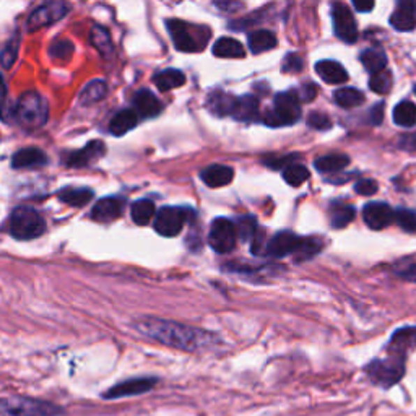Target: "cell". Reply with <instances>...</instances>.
<instances>
[{
	"label": "cell",
	"instance_id": "obj_1",
	"mask_svg": "<svg viewBox=\"0 0 416 416\" xmlns=\"http://www.w3.org/2000/svg\"><path fill=\"white\" fill-rule=\"evenodd\" d=\"M135 327L140 334L158 341V343L176 350L189 351V353L213 350L221 343L220 336L210 334V332L179 324V322L155 319V317H148V319L137 322Z\"/></svg>",
	"mask_w": 416,
	"mask_h": 416
},
{
	"label": "cell",
	"instance_id": "obj_2",
	"mask_svg": "<svg viewBox=\"0 0 416 416\" xmlns=\"http://www.w3.org/2000/svg\"><path fill=\"white\" fill-rule=\"evenodd\" d=\"M407 371V359L385 355V358H376L364 366V374L371 382L380 389H392L403 379Z\"/></svg>",
	"mask_w": 416,
	"mask_h": 416
},
{
	"label": "cell",
	"instance_id": "obj_3",
	"mask_svg": "<svg viewBox=\"0 0 416 416\" xmlns=\"http://www.w3.org/2000/svg\"><path fill=\"white\" fill-rule=\"evenodd\" d=\"M61 405L31 397L0 399V416H62Z\"/></svg>",
	"mask_w": 416,
	"mask_h": 416
},
{
	"label": "cell",
	"instance_id": "obj_4",
	"mask_svg": "<svg viewBox=\"0 0 416 416\" xmlns=\"http://www.w3.org/2000/svg\"><path fill=\"white\" fill-rule=\"evenodd\" d=\"M47 103L36 91H27L15 103V121L23 128H38L47 121Z\"/></svg>",
	"mask_w": 416,
	"mask_h": 416
},
{
	"label": "cell",
	"instance_id": "obj_5",
	"mask_svg": "<svg viewBox=\"0 0 416 416\" xmlns=\"http://www.w3.org/2000/svg\"><path fill=\"white\" fill-rule=\"evenodd\" d=\"M10 235L15 239L20 241H29L36 239L46 231V221L43 220V216L39 215L36 210L27 207H18L17 210H13L8 220Z\"/></svg>",
	"mask_w": 416,
	"mask_h": 416
},
{
	"label": "cell",
	"instance_id": "obj_6",
	"mask_svg": "<svg viewBox=\"0 0 416 416\" xmlns=\"http://www.w3.org/2000/svg\"><path fill=\"white\" fill-rule=\"evenodd\" d=\"M301 117V104L296 91L290 90L275 96L274 109L265 114L264 124L269 127L291 126Z\"/></svg>",
	"mask_w": 416,
	"mask_h": 416
},
{
	"label": "cell",
	"instance_id": "obj_7",
	"mask_svg": "<svg viewBox=\"0 0 416 416\" xmlns=\"http://www.w3.org/2000/svg\"><path fill=\"white\" fill-rule=\"evenodd\" d=\"M237 232L235 223L228 218H216L213 220L208 232V244L216 254H228L236 247Z\"/></svg>",
	"mask_w": 416,
	"mask_h": 416
},
{
	"label": "cell",
	"instance_id": "obj_8",
	"mask_svg": "<svg viewBox=\"0 0 416 416\" xmlns=\"http://www.w3.org/2000/svg\"><path fill=\"white\" fill-rule=\"evenodd\" d=\"M191 210L179 207H163L155 215V230L165 237H174L179 235L189 220Z\"/></svg>",
	"mask_w": 416,
	"mask_h": 416
},
{
	"label": "cell",
	"instance_id": "obj_9",
	"mask_svg": "<svg viewBox=\"0 0 416 416\" xmlns=\"http://www.w3.org/2000/svg\"><path fill=\"white\" fill-rule=\"evenodd\" d=\"M158 379L156 378H132L122 382L114 384L112 387H109L106 392H103L101 397L104 400H119L127 397H137V395H143L150 392L156 387Z\"/></svg>",
	"mask_w": 416,
	"mask_h": 416
},
{
	"label": "cell",
	"instance_id": "obj_10",
	"mask_svg": "<svg viewBox=\"0 0 416 416\" xmlns=\"http://www.w3.org/2000/svg\"><path fill=\"white\" fill-rule=\"evenodd\" d=\"M304 237H299L298 235L291 231H281L276 232L275 236H272L269 241L265 242L264 255L275 257V259H281L290 254H298V251L303 246Z\"/></svg>",
	"mask_w": 416,
	"mask_h": 416
},
{
	"label": "cell",
	"instance_id": "obj_11",
	"mask_svg": "<svg viewBox=\"0 0 416 416\" xmlns=\"http://www.w3.org/2000/svg\"><path fill=\"white\" fill-rule=\"evenodd\" d=\"M332 18H334L335 34L341 41L355 43L358 39V24L351 13V10L345 3H334L332 7Z\"/></svg>",
	"mask_w": 416,
	"mask_h": 416
},
{
	"label": "cell",
	"instance_id": "obj_12",
	"mask_svg": "<svg viewBox=\"0 0 416 416\" xmlns=\"http://www.w3.org/2000/svg\"><path fill=\"white\" fill-rule=\"evenodd\" d=\"M68 8L70 7L66 2H47L41 5L28 18V29L29 31H34V29L44 28L47 24L59 22V20L66 17Z\"/></svg>",
	"mask_w": 416,
	"mask_h": 416
},
{
	"label": "cell",
	"instance_id": "obj_13",
	"mask_svg": "<svg viewBox=\"0 0 416 416\" xmlns=\"http://www.w3.org/2000/svg\"><path fill=\"white\" fill-rule=\"evenodd\" d=\"M416 348V327H403L399 329L385 346V355L395 358L407 359L412 350Z\"/></svg>",
	"mask_w": 416,
	"mask_h": 416
},
{
	"label": "cell",
	"instance_id": "obj_14",
	"mask_svg": "<svg viewBox=\"0 0 416 416\" xmlns=\"http://www.w3.org/2000/svg\"><path fill=\"white\" fill-rule=\"evenodd\" d=\"M166 27L177 51L197 52L199 49H204L199 43H197V38L192 34L191 27L187 23L181 22V20H168Z\"/></svg>",
	"mask_w": 416,
	"mask_h": 416
},
{
	"label": "cell",
	"instance_id": "obj_15",
	"mask_svg": "<svg viewBox=\"0 0 416 416\" xmlns=\"http://www.w3.org/2000/svg\"><path fill=\"white\" fill-rule=\"evenodd\" d=\"M363 220L371 230H384L394 223V210L384 202H371L363 208Z\"/></svg>",
	"mask_w": 416,
	"mask_h": 416
},
{
	"label": "cell",
	"instance_id": "obj_16",
	"mask_svg": "<svg viewBox=\"0 0 416 416\" xmlns=\"http://www.w3.org/2000/svg\"><path fill=\"white\" fill-rule=\"evenodd\" d=\"M104 153H106V147H104L103 142L100 140L90 142L87 143L82 150L68 153L66 158V165L70 168H85L88 165H91V163L100 160Z\"/></svg>",
	"mask_w": 416,
	"mask_h": 416
},
{
	"label": "cell",
	"instance_id": "obj_17",
	"mask_svg": "<svg viewBox=\"0 0 416 416\" xmlns=\"http://www.w3.org/2000/svg\"><path fill=\"white\" fill-rule=\"evenodd\" d=\"M126 200L121 197H107L98 202L91 210V218L100 223H111L122 215Z\"/></svg>",
	"mask_w": 416,
	"mask_h": 416
},
{
	"label": "cell",
	"instance_id": "obj_18",
	"mask_svg": "<svg viewBox=\"0 0 416 416\" xmlns=\"http://www.w3.org/2000/svg\"><path fill=\"white\" fill-rule=\"evenodd\" d=\"M390 24L397 31H412L416 27V3L413 0H402L390 17Z\"/></svg>",
	"mask_w": 416,
	"mask_h": 416
},
{
	"label": "cell",
	"instance_id": "obj_19",
	"mask_svg": "<svg viewBox=\"0 0 416 416\" xmlns=\"http://www.w3.org/2000/svg\"><path fill=\"white\" fill-rule=\"evenodd\" d=\"M200 177L208 187L218 189V187L231 184L232 179H235V171H232V168L225 165H211L202 170Z\"/></svg>",
	"mask_w": 416,
	"mask_h": 416
},
{
	"label": "cell",
	"instance_id": "obj_20",
	"mask_svg": "<svg viewBox=\"0 0 416 416\" xmlns=\"http://www.w3.org/2000/svg\"><path fill=\"white\" fill-rule=\"evenodd\" d=\"M133 106H135V114L143 119L156 117L161 112L163 104L158 98L148 90H140L133 98Z\"/></svg>",
	"mask_w": 416,
	"mask_h": 416
},
{
	"label": "cell",
	"instance_id": "obj_21",
	"mask_svg": "<svg viewBox=\"0 0 416 416\" xmlns=\"http://www.w3.org/2000/svg\"><path fill=\"white\" fill-rule=\"evenodd\" d=\"M231 116L242 122H251L259 116V100L252 95L236 98L232 104Z\"/></svg>",
	"mask_w": 416,
	"mask_h": 416
},
{
	"label": "cell",
	"instance_id": "obj_22",
	"mask_svg": "<svg viewBox=\"0 0 416 416\" xmlns=\"http://www.w3.org/2000/svg\"><path fill=\"white\" fill-rule=\"evenodd\" d=\"M315 72L325 83L332 85H339L348 80V73L343 68V66L335 61H319L315 64Z\"/></svg>",
	"mask_w": 416,
	"mask_h": 416
},
{
	"label": "cell",
	"instance_id": "obj_23",
	"mask_svg": "<svg viewBox=\"0 0 416 416\" xmlns=\"http://www.w3.org/2000/svg\"><path fill=\"white\" fill-rule=\"evenodd\" d=\"M46 163H47L46 153L39 150V148H23V150H20L13 155L12 166L17 168V170H23V168L44 166Z\"/></svg>",
	"mask_w": 416,
	"mask_h": 416
},
{
	"label": "cell",
	"instance_id": "obj_24",
	"mask_svg": "<svg viewBox=\"0 0 416 416\" xmlns=\"http://www.w3.org/2000/svg\"><path fill=\"white\" fill-rule=\"evenodd\" d=\"M137 122L138 116L133 109H122V111H119L116 116L111 119V122H109V131H111L112 135H126L127 132H131L132 128L137 126Z\"/></svg>",
	"mask_w": 416,
	"mask_h": 416
},
{
	"label": "cell",
	"instance_id": "obj_25",
	"mask_svg": "<svg viewBox=\"0 0 416 416\" xmlns=\"http://www.w3.org/2000/svg\"><path fill=\"white\" fill-rule=\"evenodd\" d=\"M359 61L364 66L366 70L373 73V75L374 73L385 70V66H387V56H385L382 49H378V47L364 49V51L361 52Z\"/></svg>",
	"mask_w": 416,
	"mask_h": 416
},
{
	"label": "cell",
	"instance_id": "obj_26",
	"mask_svg": "<svg viewBox=\"0 0 416 416\" xmlns=\"http://www.w3.org/2000/svg\"><path fill=\"white\" fill-rule=\"evenodd\" d=\"M213 56L221 59H239L244 57V47L236 39L220 38L213 46Z\"/></svg>",
	"mask_w": 416,
	"mask_h": 416
},
{
	"label": "cell",
	"instance_id": "obj_27",
	"mask_svg": "<svg viewBox=\"0 0 416 416\" xmlns=\"http://www.w3.org/2000/svg\"><path fill=\"white\" fill-rule=\"evenodd\" d=\"M59 199L64 204L80 208L85 207L93 199V192L90 189H85V187H67V189L59 192Z\"/></svg>",
	"mask_w": 416,
	"mask_h": 416
},
{
	"label": "cell",
	"instance_id": "obj_28",
	"mask_svg": "<svg viewBox=\"0 0 416 416\" xmlns=\"http://www.w3.org/2000/svg\"><path fill=\"white\" fill-rule=\"evenodd\" d=\"M186 83V75L176 68H168L155 75V85L160 91H170L174 88H179Z\"/></svg>",
	"mask_w": 416,
	"mask_h": 416
},
{
	"label": "cell",
	"instance_id": "obj_29",
	"mask_svg": "<svg viewBox=\"0 0 416 416\" xmlns=\"http://www.w3.org/2000/svg\"><path fill=\"white\" fill-rule=\"evenodd\" d=\"M249 49L254 54H262L270 51L276 46V36L269 29H259L249 34Z\"/></svg>",
	"mask_w": 416,
	"mask_h": 416
},
{
	"label": "cell",
	"instance_id": "obj_30",
	"mask_svg": "<svg viewBox=\"0 0 416 416\" xmlns=\"http://www.w3.org/2000/svg\"><path fill=\"white\" fill-rule=\"evenodd\" d=\"M355 218V208L351 205H345L341 202H335L330 205V225L335 230L348 226Z\"/></svg>",
	"mask_w": 416,
	"mask_h": 416
},
{
	"label": "cell",
	"instance_id": "obj_31",
	"mask_svg": "<svg viewBox=\"0 0 416 416\" xmlns=\"http://www.w3.org/2000/svg\"><path fill=\"white\" fill-rule=\"evenodd\" d=\"M350 165V158L346 155H325L317 158L314 161L315 170L319 172H324V174H329V172H339L345 170L346 166Z\"/></svg>",
	"mask_w": 416,
	"mask_h": 416
},
{
	"label": "cell",
	"instance_id": "obj_32",
	"mask_svg": "<svg viewBox=\"0 0 416 416\" xmlns=\"http://www.w3.org/2000/svg\"><path fill=\"white\" fill-rule=\"evenodd\" d=\"M235 100H236V98L228 95V93L215 91V93H211L210 98H208L207 106L213 114H216V116H228V114L231 116L232 104H235Z\"/></svg>",
	"mask_w": 416,
	"mask_h": 416
},
{
	"label": "cell",
	"instance_id": "obj_33",
	"mask_svg": "<svg viewBox=\"0 0 416 416\" xmlns=\"http://www.w3.org/2000/svg\"><path fill=\"white\" fill-rule=\"evenodd\" d=\"M334 100L340 107L351 109V107L361 106L366 98L363 95V91H359L358 88H340V90L335 91Z\"/></svg>",
	"mask_w": 416,
	"mask_h": 416
},
{
	"label": "cell",
	"instance_id": "obj_34",
	"mask_svg": "<svg viewBox=\"0 0 416 416\" xmlns=\"http://www.w3.org/2000/svg\"><path fill=\"white\" fill-rule=\"evenodd\" d=\"M394 122L400 127L416 126V104L412 101H402L394 109Z\"/></svg>",
	"mask_w": 416,
	"mask_h": 416
},
{
	"label": "cell",
	"instance_id": "obj_35",
	"mask_svg": "<svg viewBox=\"0 0 416 416\" xmlns=\"http://www.w3.org/2000/svg\"><path fill=\"white\" fill-rule=\"evenodd\" d=\"M156 215L155 204L151 200H137L135 204L132 205V220L137 223V225L145 226L150 223Z\"/></svg>",
	"mask_w": 416,
	"mask_h": 416
},
{
	"label": "cell",
	"instance_id": "obj_36",
	"mask_svg": "<svg viewBox=\"0 0 416 416\" xmlns=\"http://www.w3.org/2000/svg\"><path fill=\"white\" fill-rule=\"evenodd\" d=\"M91 44L95 46L98 51H100L103 56H111L112 54V41L111 36H109V31L106 28L101 27H93L90 33Z\"/></svg>",
	"mask_w": 416,
	"mask_h": 416
},
{
	"label": "cell",
	"instance_id": "obj_37",
	"mask_svg": "<svg viewBox=\"0 0 416 416\" xmlns=\"http://www.w3.org/2000/svg\"><path fill=\"white\" fill-rule=\"evenodd\" d=\"M283 179L286 184L299 187L306 179H309V170L298 163H291L286 168H283Z\"/></svg>",
	"mask_w": 416,
	"mask_h": 416
},
{
	"label": "cell",
	"instance_id": "obj_38",
	"mask_svg": "<svg viewBox=\"0 0 416 416\" xmlns=\"http://www.w3.org/2000/svg\"><path fill=\"white\" fill-rule=\"evenodd\" d=\"M106 91H107L106 83H104L103 80H93L91 83H88V85L83 88V91L80 95V103L82 104H93V103L100 101L104 96H106Z\"/></svg>",
	"mask_w": 416,
	"mask_h": 416
},
{
	"label": "cell",
	"instance_id": "obj_39",
	"mask_svg": "<svg viewBox=\"0 0 416 416\" xmlns=\"http://www.w3.org/2000/svg\"><path fill=\"white\" fill-rule=\"evenodd\" d=\"M394 85V78L392 73L389 70H382L379 73H374L369 80V88L378 95H387V93L392 90Z\"/></svg>",
	"mask_w": 416,
	"mask_h": 416
},
{
	"label": "cell",
	"instance_id": "obj_40",
	"mask_svg": "<svg viewBox=\"0 0 416 416\" xmlns=\"http://www.w3.org/2000/svg\"><path fill=\"white\" fill-rule=\"evenodd\" d=\"M235 226L237 237H241L242 241L254 239V236L257 235V221L254 216H242L237 220Z\"/></svg>",
	"mask_w": 416,
	"mask_h": 416
},
{
	"label": "cell",
	"instance_id": "obj_41",
	"mask_svg": "<svg viewBox=\"0 0 416 416\" xmlns=\"http://www.w3.org/2000/svg\"><path fill=\"white\" fill-rule=\"evenodd\" d=\"M394 221L405 231H416V215L413 211L405 210V208H399L397 211H394Z\"/></svg>",
	"mask_w": 416,
	"mask_h": 416
},
{
	"label": "cell",
	"instance_id": "obj_42",
	"mask_svg": "<svg viewBox=\"0 0 416 416\" xmlns=\"http://www.w3.org/2000/svg\"><path fill=\"white\" fill-rule=\"evenodd\" d=\"M18 46H20V39L12 38L7 46L2 49V52H0V64H2L5 68H10L15 64V61H17Z\"/></svg>",
	"mask_w": 416,
	"mask_h": 416
},
{
	"label": "cell",
	"instance_id": "obj_43",
	"mask_svg": "<svg viewBox=\"0 0 416 416\" xmlns=\"http://www.w3.org/2000/svg\"><path fill=\"white\" fill-rule=\"evenodd\" d=\"M73 52V44L68 41V39H59L51 46V56L56 57V59H62V61H66L72 56Z\"/></svg>",
	"mask_w": 416,
	"mask_h": 416
},
{
	"label": "cell",
	"instance_id": "obj_44",
	"mask_svg": "<svg viewBox=\"0 0 416 416\" xmlns=\"http://www.w3.org/2000/svg\"><path fill=\"white\" fill-rule=\"evenodd\" d=\"M308 122L315 131H327V128L332 127V121L322 112H311Z\"/></svg>",
	"mask_w": 416,
	"mask_h": 416
},
{
	"label": "cell",
	"instance_id": "obj_45",
	"mask_svg": "<svg viewBox=\"0 0 416 416\" xmlns=\"http://www.w3.org/2000/svg\"><path fill=\"white\" fill-rule=\"evenodd\" d=\"M355 191L358 192L359 195L369 197V195H374L376 192L379 191V186H378V182L373 181V179H363V181L356 182Z\"/></svg>",
	"mask_w": 416,
	"mask_h": 416
},
{
	"label": "cell",
	"instance_id": "obj_46",
	"mask_svg": "<svg viewBox=\"0 0 416 416\" xmlns=\"http://www.w3.org/2000/svg\"><path fill=\"white\" fill-rule=\"evenodd\" d=\"M283 70L285 72H299L303 70V59L296 54H288L283 62Z\"/></svg>",
	"mask_w": 416,
	"mask_h": 416
},
{
	"label": "cell",
	"instance_id": "obj_47",
	"mask_svg": "<svg viewBox=\"0 0 416 416\" xmlns=\"http://www.w3.org/2000/svg\"><path fill=\"white\" fill-rule=\"evenodd\" d=\"M296 95H298L299 101H312L317 96V87L309 83V85L301 87V91H296Z\"/></svg>",
	"mask_w": 416,
	"mask_h": 416
},
{
	"label": "cell",
	"instance_id": "obj_48",
	"mask_svg": "<svg viewBox=\"0 0 416 416\" xmlns=\"http://www.w3.org/2000/svg\"><path fill=\"white\" fill-rule=\"evenodd\" d=\"M382 117H384V103H378L373 109H371V122L376 124V126H379V124L382 122Z\"/></svg>",
	"mask_w": 416,
	"mask_h": 416
},
{
	"label": "cell",
	"instance_id": "obj_49",
	"mask_svg": "<svg viewBox=\"0 0 416 416\" xmlns=\"http://www.w3.org/2000/svg\"><path fill=\"white\" fill-rule=\"evenodd\" d=\"M400 147L407 148V150H416V133L405 135L402 140H400Z\"/></svg>",
	"mask_w": 416,
	"mask_h": 416
},
{
	"label": "cell",
	"instance_id": "obj_50",
	"mask_svg": "<svg viewBox=\"0 0 416 416\" xmlns=\"http://www.w3.org/2000/svg\"><path fill=\"white\" fill-rule=\"evenodd\" d=\"M355 8L358 10V12H361V13L371 12V10L374 8V2H371V0H356V2H355Z\"/></svg>",
	"mask_w": 416,
	"mask_h": 416
},
{
	"label": "cell",
	"instance_id": "obj_51",
	"mask_svg": "<svg viewBox=\"0 0 416 416\" xmlns=\"http://www.w3.org/2000/svg\"><path fill=\"white\" fill-rule=\"evenodd\" d=\"M399 275L403 276V278H407V280L416 281V265H412V267H408V269L402 270Z\"/></svg>",
	"mask_w": 416,
	"mask_h": 416
},
{
	"label": "cell",
	"instance_id": "obj_52",
	"mask_svg": "<svg viewBox=\"0 0 416 416\" xmlns=\"http://www.w3.org/2000/svg\"><path fill=\"white\" fill-rule=\"evenodd\" d=\"M5 91H7V87H5L3 78L0 75V100H5Z\"/></svg>",
	"mask_w": 416,
	"mask_h": 416
},
{
	"label": "cell",
	"instance_id": "obj_53",
	"mask_svg": "<svg viewBox=\"0 0 416 416\" xmlns=\"http://www.w3.org/2000/svg\"><path fill=\"white\" fill-rule=\"evenodd\" d=\"M415 95H416V85H415Z\"/></svg>",
	"mask_w": 416,
	"mask_h": 416
}]
</instances>
